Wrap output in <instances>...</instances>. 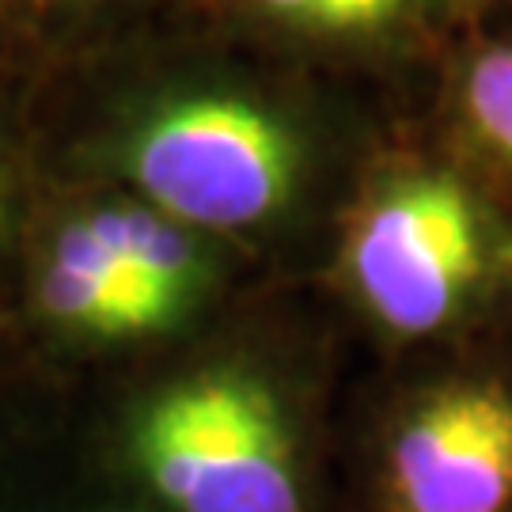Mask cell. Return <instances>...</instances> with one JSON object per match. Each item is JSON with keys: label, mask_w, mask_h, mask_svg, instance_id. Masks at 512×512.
Segmentation results:
<instances>
[{"label": "cell", "mask_w": 512, "mask_h": 512, "mask_svg": "<svg viewBox=\"0 0 512 512\" xmlns=\"http://www.w3.org/2000/svg\"><path fill=\"white\" fill-rule=\"evenodd\" d=\"M122 84L99 148L133 198L202 236L266 228L293 209L315 133L274 80L220 61H171Z\"/></svg>", "instance_id": "cell-1"}, {"label": "cell", "mask_w": 512, "mask_h": 512, "mask_svg": "<svg viewBox=\"0 0 512 512\" xmlns=\"http://www.w3.org/2000/svg\"><path fill=\"white\" fill-rule=\"evenodd\" d=\"M509 243L512 224L456 148L403 152L349 213L342 266L387 338L433 342L471 327L509 281Z\"/></svg>", "instance_id": "cell-2"}, {"label": "cell", "mask_w": 512, "mask_h": 512, "mask_svg": "<svg viewBox=\"0 0 512 512\" xmlns=\"http://www.w3.org/2000/svg\"><path fill=\"white\" fill-rule=\"evenodd\" d=\"M133 459L175 512H300L285 414L270 387L236 368L164 391L133 429Z\"/></svg>", "instance_id": "cell-3"}, {"label": "cell", "mask_w": 512, "mask_h": 512, "mask_svg": "<svg viewBox=\"0 0 512 512\" xmlns=\"http://www.w3.org/2000/svg\"><path fill=\"white\" fill-rule=\"evenodd\" d=\"M391 512H512V372L452 368L395 414L384 452Z\"/></svg>", "instance_id": "cell-4"}, {"label": "cell", "mask_w": 512, "mask_h": 512, "mask_svg": "<svg viewBox=\"0 0 512 512\" xmlns=\"http://www.w3.org/2000/svg\"><path fill=\"white\" fill-rule=\"evenodd\" d=\"M281 42L365 65L437 61L459 35L448 0H239Z\"/></svg>", "instance_id": "cell-5"}, {"label": "cell", "mask_w": 512, "mask_h": 512, "mask_svg": "<svg viewBox=\"0 0 512 512\" xmlns=\"http://www.w3.org/2000/svg\"><path fill=\"white\" fill-rule=\"evenodd\" d=\"M38 311L69 334L84 338H137L171 330L183 315L148 289L88 220H61L35 274Z\"/></svg>", "instance_id": "cell-6"}, {"label": "cell", "mask_w": 512, "mask_h": 512, "mask_svg": "<svg viewBox=\"0 0 512 512\" xmlns=\"http://www.w3.org/2000/svg\"><path fill=\"white\" fill-rule=\"evenodd\" d=\"M452 148L478 175L512 183V27L459 31L440 57Z\"/></svg>", "instance_id": "cell-7"}, {"label": "cell", "mask_w": 512, "mask_h": 512, "mask_svg": "<svg viewBox=\"0 0 512 512\" xmlns=\"http://www.w3.org/2000/svg\"><path fill=\"white\" fill-rule=\"evenodd\" d=\"M110 251L145 281L152 293L186 315L213 281V258L202 232L186 228L141 198H107L84 209Z\"/></svg>", "instance_id": "cell-8"}, {"label": "cell", "mask_w": 512, "mask_h": 512, "mask_svg": "<svg viewBox=\"0 0 512 512\" xmlns=\"http://www.w3.org/2000/svg\"><path fill=\"white\" fill-rule=\"evenodd\" d=\"M459 31L512 27V0H448Z\"/></svg>", "instance_id": "cell-9"}, {"label": "cell", "mask_w": 512, "mask_h": 512, "mask_svg": "<svg viewBox=\"0 0 512 512\" xmlns=\"http://www.w3.org/2000/svg\"><path fill=\"white\" fill-rule=\"evenodd\" d=\"M46 4L65 12V16H103V12H114V8H133L141 0H46Z\"/></svg>", "instance_id": "cell-10"}, {"label": "cell", "mask_w": 512, "mask_h": 512, "mask_svg": "<svg viewBox=\"0 0 512 512\" xmlns=\"http://www.w3.org/2000/svg\"><path fill=\"white\" fill-rule=\"evenodd\" d=\"M8 220H12V175H8V145L0 126V236L8 232Z\"/></svg>", "instance_id": "cell-11"}, {"label": "cell", "mask_w": 512, "mask_h": 512, "mask_svg": "<svg viewBox=\"0 0 512 512\" xmlns=\"http://www.w3.org/2000/svg\"><path fill=\"white\" fill-rule=\"evenodd\" d=\"M8 27H12V8H8V0H0V57L8 46Z\"/></svg>", "instance_id": "cell-12"}, {"label": "cell", "mask_w": 512, "mask_h": 512, "mask_svg": "<svg viewBox=\"0 0 512 512\" xmlns=\"http://www.w3.org/2000/svg\"><path fill=\"white\" fill-rule=\"evenodd\" d=\"M509 285H512V243H509Z\"/></svg>", "instance_id": "cell-13"}]
</instances>
